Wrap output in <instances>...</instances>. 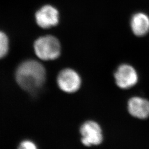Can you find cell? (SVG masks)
<instances>
[{
	"instance_id": "obj_1",
	"label": "cell",
	"mask_w": 149,
	"mask_h": 149,
	"mask_svg": "<svg viewBox=\"0 0 149 149\" xmlns=\"http://www.w3.org/2000/svg\"><path fill=\"white\" fill-rule=\"evenodd\" d=\"M16 80L18 85L28 91L37 90L44 83L46 72L44 66L35 60H28L17 70Z\"/></svg>"
},
{
	"instance_id": "obj_2",
	"label": "cell",
	"mask_w": 149,
	"mask_h": 149,
	"mask_svg": "<svg viewBox=\"0 0 149 149\" xmlns=\"http://www.w3.org/2000/svg\"><path fill=\"white\" fill-rule=\"evenodd\" d=\"M34 51L39 58L52 60L59 58L61 46L58 39L52 36L39 38L34 44Z\"/></svg>"
},
{
	"instance_id": "obj_3",
	"label": "cell",
	"mask_w": 149,
	"mask_h": 149,
	"mask_svg": "<svg viewBox=\"0 0 149 149\" xmlns=\"http://www.w3.org/2000/svg\"><path fill=\"white\" fill-rule=\"evenodd\" d=\"M81 141L87 147L97 146L102 144L103 135L100 125L93 120L84 123L80 129Z\"/></svg>"
},
{
	"instance_id": "obj_4",
	"label": "cell",
	"mask_w": 149,
	"mask_h": 149,
	"mask_svg": "<svg viewBox=\"0 0 149 149\" xmlns=\"http://www.w3.org/2000/svg\"><path fill=\"white\" fill-rule=\"evenodd\" d=\"M57 83L61 90L66 93H73L80 88L81 79L74 70L65 69L58 74Z\"/></svg>"
},
{
	"instance_id": "obj_5",
	"label": "cell",
	"mask_w": 149,
	"mask_h": 149,
	"mask_svg": "<svg viewBox=\"0 0 149 149\" xmlns=\"http://www.w3.org/2000/svg\"><path fill=\"white\" fill-rule=\"evenodd\" d=\"M116 84L123 89H128L135 85L138 81V76L135 70L127 64L118 67L114 74Z\"/></svg>"
},
{
	"instance_id": "obj_6",
	"label": "cell",
	"mask_w": 149,
	"mask_h": 149,
	"mask_svg": "<svg viewBox=\"0 0 149 149\" xmlns=\"http://www.w3.org/2000/svg\"><path fill=\"white\" fill-rule=\"evenodd\" d=\"M36 20L41 28L47 29L54 27L59 23V12L52 6H44L36 12Z\"/></svg>"
},
{
	"instance_id": "obj_7",
	"label": "cell",
	"mask_w": 149,
	"mask_h": 149,
	"mask_svg": "<svg viewBox=\"0 0 149 149\" xmlns=\"http://www.w3.org/2000/svg\"><path fill=\"white\" fill-rule=\"evenodd\" d=\"M128 112L133 117L140 119L149 117V101L148 100L135 97L128 101Z\"/></svg>"
},
{
	"instance_id": "obj_8",
	"label": "cell",
	"mask_w": 149,
	"mask_h": 149,
	"mask_svg": "<svg viewBox=\"0 0 149 149\" xmlns=\"http://www.w3.org/2000/svg\"><path fill=\"white\" fill-rule=\"evenodd\" d=\"M130 24L135 35L144 36L149 31V17L143 13H137L132 17Z\"/></svg>"
},
{
	"instance_id": "obj_9",
	"label": "cell",
	"mask_w": 149,
	"mask_h": 149,
	"mask_svg": "<svg viewBox=\"0 0 149 149\" xmlns=\"http://www.w3.org/2000/svg\"><path fill=\"white\" fill-rule=\"evenodd\" d=\"M8 50V39L5 33L0 32V59L3 58Z\"/></svg>"
},
{
	"instance_id": "obj_10",
	"label": "cell",
	"mask_w": 149,
	"mask_h": 149,
	"mask_svg": "<svg viewBox=\"0 0 149 149\" xmlns=\"http://www.w3.org/2000/svg\"><path fill=\"white\" fill-rule=\"evenodd\" d=\"M18 149H38L37 146L33 141L26 140L21 142L18 146Z\"/></svg>"
}]
</instances>
